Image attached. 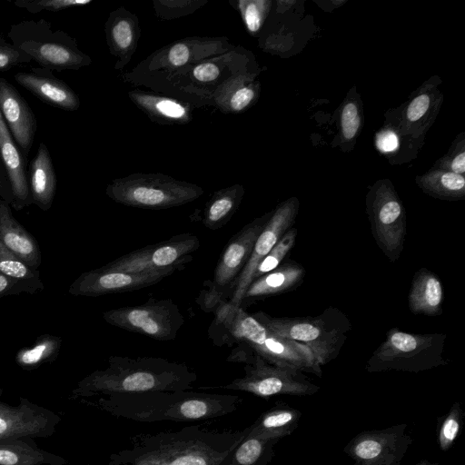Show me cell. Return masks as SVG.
Instances as JSON below:
<instances>
[{
  "instance_id": "1",
  "label": "cell",
  "mask_w": 465,
  "mask_h": 465,
  "mask_svg": "<svg viewBox=\"0 0 465 465\" xmlns=\"http://www.w3.org/2000/svg\"><path fill=\"white\" fill-rule=\"evenodd\" d=\"M247 433L248 427L217 430L201 424L141 433L131 438L129 448L112 453L108 465H226Z\"/></svg>"
},
{
  "instance_id": "2",
  "label": "cell",
  "mask_w": 465,
  "mask_h": 465,
  "mask_svg": "<svg viewBox=\"0 0 465 465\" xmlns=\"http://www.w3.org/2000/svg\"><path fill=\"white\" fill-rule=\"evenodd\" d=\"M242 401L234 394L184 390L116 393L85 403L117 418L152 423L209 420L231 414Z\"/></svg>"
},
{
  "instance_id": "3",
  "label": "cell",
  "mask_w": 465,
  "mask_h": 465,
  "mask_svg": "<svg viewBox=\"0 0 465 465\" xmlns=\"http://www.w3.org/2000/svg\"><path fill=\"white\" fill-rule=\"evenodd\" d=\"M197 374L185 363L160 357L110 356L108 365L82 379L72 398L116 393L175 391L193 389Z\"/></svg>"
},
{
  "instance_id": "4",
  "label": "cell",
  "mask_w": 465,
  "mask_h": 465,
  "mask_svg": "<svg viewBox=\"0 0 465 465\" xmlns=\"http://www.w3.org/2000/svg\"><path fill=\"white\" fill-rule=\"evenodd\" d=\"M214 312L209 337L216 345L241 344L270 364L322 376L321 366L306 345L272 333L244 309L228 302Z\"/></svg>"
},
{
  "instance_id": "5",
  "label": "cell",
  "mask_w": 465,
  "mask_h": 465,
  "mask_svg": "<svg viewBox=\"0 0 465 465\" xmlns=\"http://www.w3.org/2000/svg\"><path fill=\"white\" fill-rule=\"evenodd\" d=\"M251 315L272 333L306 345L321 367L336 357L351 329L347 317L336 308L317 317H273L263 312Z\"/></svg>"
},
{
  "instance_id": "6",
  "label": "cell",
  "mask_w": 465,
  "mask_h": 465,
  "mask_svg": "<svg viewBox=\"0 0 465 465\" xmlns=\"http://www.w3.org/2000/svg\"><path fill=\"white\" fill-rule=\"evenodd\" d=\"M8 38L40 67L51 71L79 70L92 58L77 45L74 37L63 30H54L45 19L24 20L11 25Z\"/></svg>"
},
{
  "instance_id": "7",
  "label": "cell",
  "mask_w": 465,
  "mask_h": 465,
  "mask_svg": "<svg viewBox=\"0 0 465 465\" xmlns=\"http://www.w3.org/2000/svg\"><path fill=\"white\" fill-rule=\"evenodd\" d=\"M197 184L163 173H136L113 180L105 194L114 202L130 207L163 210L195 201L203 194Z\"/></svg>"
},
{
  "instance_id": "8",
  "label": "cell",
  "mask_w": 465,
  "mask_h": 465,
  "mask_svg": "<svg viewBox=\"0 0 465 465\" xmlns=\"http://www.w3.org/2000/svg\"><path fill=\"white\" fill-rule=\"evenodd\" d=\"M446 335L412 334L391 329L374 351L365 369L368 372L401 371L418 373L447 363L443 357Z\"/></svg>"
},
{
  "instance_id": "9",
  "label": "cell",
  "mask_w": 465,
  "mask_h": 465,
  "mask_svg": "<svg viewBox=\"0 0 465 465\" xmlns=\"http://www.w3.org/2000/svg\"><path fill=\"white\" fill-rule=\"evenodd\" d=\"M272 213L258 217L244 225L227 242L213 272V277L206 282L197 298V303L205 312H214L228 302L237 279L247 264L255 241L271 217Z\"/></svg>"
},
{
  "instance_id": "10",
  "label": "cell",
  "mask_w": 465,
  "mask_h": 465,
  "mask_svg": "<svg viewBox=\"0 0 465 465\" xmlns=\"http://www.w3.org/2000/svg\"><path fill=\"white\" fill-rule=\"evenodd\" d=\"M201 389L245 391L261 398H269L275 395H313L319 391L320 387L312 383L303 372L270 364L252 352L249 361L244 365L242 377L236 378L225 385Z\"/></svg>"
},
{
  "instance_id": "11",
  "label": "cell",
  "mask_w": 465,
  "mask_h": 465,
  "mask_svg": "<svg viewBox=\"0 0 465 465\" xmlns=\"http://www.w3.org/2000/svg\"><path fill=\"white\" fill-rule=\"evenodd\" d=\"M112 326L157 341H173L185 319L171 299L149 298L144 303L124 306L103 312Z\"/></svg>"
},
{
  "instance_id": "12",
  "label": "cell",
  "mask_w": 465,
  "mask_h": 465,
  "mask_svg": "<svg viewBox=\"0 0 465 465\" xmlns=\"http://www.w3.org/2000/svg\"><path fill=\"white\" fill-rule=\"evenodd\" d=\"M200 247L198 237L191 232L132 251L102 266L107 270L133 272L183 269L193 261L192 253Z\"/></svg>"
},
{
  "instance_id": "13",
  "label": "cell",
  "mask_w": 465,
  "mask_h": 465,
  "mask_svg": "<svg viewBox=\"0 0 465 465\" xmlns=\"http://www.w3.org/2000/svg\"><path fill=\"white\" fill-rule=\"evenodd\" d=\"M406 430L407 424L401 423L361 431L346 444L343 451L353 460V465H401L412 443Z\"/></svg>"
},
{
  "instance_id": "14",
  "label": "cell",
  "mask_w": 465,
  "mask_h": 465,
  "mask_svg": "<svg viewBox=\"0 0 465 465\" xmlns=\"http://www.w3.org/2000/svg\"><path fill=\"white\" fill-rule=\"evenodd\" d=\"M0 388V440L17 438H48L55 431L62 418L51 410L20 397L17 406L1 400Z\"/></svg>"
},
{
  "instance_id": "15",
  "label": "cell",
  "mask_w": 465,
  "mask_h": 465,
  "mask_svg": "<svg viewBox=\"0 0 465 465\" xmlns=\"http://www.w3.org/2000/svg\"><path fill=\"white\" fill-rule=\"evenodd\" d=\"M233 49L227 37H186L154 52L143 63L148 71H173L196 64Z\"/></svg>"
},
{
  "instance_id": "16",
  "label": "cell",
  "mask_w": 465,
  "mask_h": 465,
  "mask_svg": "<svg viewBox=\"0 0 465 465\" xmlns=\"http://www.w3.org/2000/svg\"><path fill=\"white\" fill-rule=\"evenodd\" d=\"M175 271L124 272L102 267L83 272L70 285L74 296L97 297L146 288L161 282Z\"/></svg>"
},
{
  "instance_id": "17",
  "label": "cell",
  "mask_w": 465,
  "mask_h": 465,
  "mask_svg": "<svg viewBox=\"0 0 465 465\" xmlns=\"http://www.w3.org/2000/svg\"><path fill=\"white\" fill-rule=\"evenodd\" d=\"M297 207L294 203L287 202L272 213L257 237L249 261L236 281L228 303L239 307L242 298L252 281L253 272L260 262L269 253L282 235L292 228Z\"/></svg>"
},
{
  "instance_id": "18",
  "label": "cell",
  "mask_w": 465,
  "mask_h": 465,
  "mask_svg": "<svg viewBox=\"0 0 465 465\" xmlns=\"http://www.w3.org/2000/svg\"><path fill=\"white\" fill-rule=\"evenodd\" d=\"M0 112L16 146L27 162L37 129L36 118L24 97L2 76Z\"/></svg>"
},
{
  "instance_id": "19",
  "label": "cell",
  "mask_w": 465,
  "mask_h": 465,
  "mask_svg": "<svg viewBox=\"0 0 465 465\" xmlns=\"http://www.w3.org/2000/svg\"><path fill=\"white\" fill-rule=\"evenodd\" d=\"M372 235L391 261L399 259L407 232L406 218L401 203L392 198L378 202L370 215Z\"/></svg>"
},
{
  "instance_id": "20",
  "label": "cell",
  "mask_w": 465,
  "mask_h": 465,
  "mask_svg": "<svg viewBox=\"0 0 465 465\" xmlns=\"http://www.w3.org/2000/svg\"><path fill=\"white\" fill-rule=\"evenodd\" d=\"M15 80L45 104L65 111H76L80 107L77 94L51 70L33 67L15 74Z\"/></svg>"
},
{
  "instance_id": "21",
  "label": "cell",
  "mask_w": 465,
  "mask_h": 465,
  "mask_svg": "<svg viewBox=\"0 0 465 465\" xmlns=\"http://www.w3.org/2000/svg\"><path fill=\"white\" fill-rule=\"evenodd\" d=\"M104 32L110 54L116 58L114 69L122 70L138 45L141 35L138 17L124 6L118 7L109 14Z\"/></svg>"
},
{
  "instance_id": "22",
  "label": "cell",
  "mask_w": 465,
  "mask_h": 465,
  "mask_svg": "<svg viewBox=\"0 0 465 465\" xmlns=\"http://www.w3.org/2000/svg\"><path fill=\"white\" fill-rule=\"evenodd\" d=\"M0 158L5 167L13 195L12 207L21 211L32 204L26 161L16 146L0 112Z\"/></svg>"
},
{
  "instance_id": "23",
  "label": "cell",
  "mask_w": 465,
  "mask_h": 465,
  "mask_svg": "<svg viewBox=\"0 0 465 465\" xmlns=\"http://www.w3.org/2000/svg\"><path fill=\"white\" fill-rule=\"evenodd\" d=\"M0 242L12 254L38 270L42 257L37 241L14 217L11 205L1 198Z\"/></svg>"
},
{
  "instance_id": "24",
  "label": "cell",
  "mask_w": 465,
  "mask_h": 465,
  "mask_svg": "<svg viewBox=\"0 0 465 465\" xmlns=\"http://www.w3.org/2000/svg\"><path fill=\"white\" fill-rule=\"evenodd\" d=\"M304 275V269L293 261L280 264L250 283L239 307L244 309L260 299L291 291L302 282Z\"/></svg>"
},
{
  "instance_id": "25",
  "label": "cell",
  "mask_w": 465,
  "mask_h": 465,
  "mask_svg": "<svg viewBox=\"0 0 465 465\" xmlns=\"http://www.w3.org/2000/svg\"><path fill=\"white\" fill-rule=\"evenodd\" d=\"M27 178L32 204L48 211L54 202L57 180L51 154L44 142L39 143L29 163Z\"/></svg>"
},
{
  "instance_id": "26",
  "label": "cell",
  "mask_w": 465,
  "mask_h": 465,
  "mask_svg": "<svg viewBox=\"0 0 465 465\" xmlns=\"http://www.w3.org/2000/svg\"><path fill=\"white\" fill-rule=\"evenodd\" d=\"M131 101L150 119L161 124H184L192 120V109L184 102L152 93L132 90Z\"/></svg>"
},
{
  "instance_id": "27",
  "label": "cell",
  "mask_w": 465,
  "mask_h": 465,
  "mask_svg": "<svg viewBox=\"0 0 465 465\" xmlns=\"http://www.w3.org/2000/svg\"><path fill=\"white\" fill-rule=\"evenodd\" d=\"M235 54V51L232 50L223 54L202 61L196 64L173 71L167 74L165 76H186L193 84H200L199 87L214 86V84H216L217 89L228 79L234 76L229 74V73L232 74H241L227 71V68L240 67V62L232 64L240 61V54L236 57Z\"/></svg>"
},
{
  "instance_id": "28",
  "label": "cell",
  "mask_w": 465,
  "mask_h": 465,
  "mask_svg": "<svg viewBox=\"0 0 465 465\" xmlns=\"http://www.w3.org/2000/svg\"><path fill=\"white\" fill-rule=\"evenodd\" d=\"M301 417L299 410L284 402H276L248 427V435L280 440L295 430Z\"/></svg>"
},
{
  "instance_id": "29",
  "label": "cell",
  "mask_w": 465,
  "mask_h": 465,
  "mask_svg": "<svg viewBox=\"0 0 465 465\" xmlns=\"http://www.w3.org/2000/svg\"><path fill=\"white\" fill-rule=\"evenodd\" d=\"M443 289L440 279L430 271L421 268L414 275L408 296L411 312L425 315L442 313Z\"/></svg>"
},
{
  "instance_id": "30",
  "label": "cell",
  "mask_w": 465,
  "mask_h": 465,
  "mask_svg": "<svg viewBox=\"0 0 465 465\" xmlns=\"http://www.w3.org/2000/svg\"><path fill=\"white\" fill-rule=\"evenodd\" d=\"M62 456L38 447L33 438L0 440V465H67Z\"/></svg>"
},
{
  "instance_id": "31",
  "label": "cell",
  "mask_w": 465,
  "mask_h": 465,
  "mask_svg": "<svg viewBox=\"0 0 465 465\" xmlns=\"http://www.w3.org/2000/svg\"><path fill=\"white\" fill-rule=\"evenodd\" d=\"M243 195L244 188L239 183L216 191L204 206L203 224L212 231L223 228L238 210Z\"/></svg>"
},
{
  "instance_id": "32",
  "label": "cell",
  "mask_w": 465,
  "mask_h": 465,
  "mask_svg": "<svg viewBox=\"0 0 465 465\" xmlns=\"http://www.w3.org/2000/svg\"><path fill=\"white\" fill-rule=\"evenodd\" d=\"M214 104L221 110L228 113H240L249 107L254 100L255 91L252 86L243 83L242 74H236L213 93Z\"/></svg>"
},
{
  "instance_id": "33",
  "label": "cell",
  "mask_w": 465,
  "mask_h": 465,
  "mask_svg": "<svg viewBox=\"0 0 465 465\" xmlns=\"http://www.w3.org/2000/svg\"><path fill=\"white\" fill-rule=\"evenodd\" d=\"M61 345V337L43 334L37 337L32 346L20 349L15 361L23 370L32 371L45 363L54 361L59 355Z\"/></svg>"
},
{
  "instance_id": "34",
  "label": "cell",
  "mask_w": 465,
  "mask_h": 465,
  "mask_svg": "<svg viewBox=\"0 0 465 465\" xmlns=\"http://www.w3.org/2000/svg\"><path fill=\"white\" fill-rule=\"evenodd\" d=\"M279 440L247 435L231 453L226 465H269Z\"/></svg>"
},
{
  "instance_id": "35",
  "label": "cell",
  "mask_w": 465,
  "mask_h": 465,
  "mask_svg": "<svg viewBox=\"0 0 465 465\" xmlns=\"http://www.w3.org/2000/svg\"><path fill=\"white\" fill-rule=\"evenodd\" d=\"M297 233L298 231L296 228H291L282 235L280 241L257 265L252 275V281L274 270L281 264L287 253L293 247Z\"/></svg>"
},
{
  "instance_id": "36",
  "label": "cell",
  "mask_w": 465,
  "mask_h": 465,
  "mask_svg": "<svg viewBox=\"0 0 465 465\" xmlns=\"http://www.w3.org/2000/svg\"><path fill=\"white\" fill-rule=\"evenodd\" d=\"M463 420V411L459 401H455L443 418L438 433V442L442 451L450 450L458 438Z\"/></svg>"
},
{
  "instance_id": "37",
  "label": "cell",
  "mask_w": 465,
  "mask_h": 465,
  "mask_svg": "<svg viewBox=\"0 0 465 465\" xmlns=\"http://www.w3.org/2000/svg\"><path fill=\"white\" fill-rule=\"evenodd\" d=\"M207 4L205 0H155V15L163 20H173L191 15Z\"/></svg>"
},
{
  "instance_id": "38",
  "label": "cell",
  "mask_w": 465,
  "mask_h": 465,
  "mask_svg": "<svg viewBox=\"0 0 465 465\" xmlns=\"http://www.w3.org/2000/svg\"><path fill=\"white\" fill-rule=\"evenodd\" d=\"M0 272L16 280L42 282L37 269L26 264L6 249L0 252Z\"/></svg>"
},
{
  "instance_id": "39",
  "label": "cell",
  "mask_w": 465,
  "mask_h": 465,
  "mask_svg": "<svg viewBox=\"0 0 465 465\" xmlns=\"http://www.w3.org/2000/svg\"><path fill=\"white\" fill-rule=\"evenodd\" d=\"M91 3L92 0H16L14 5L31 14H38L42 11L58 12Z\"/></svg>"
},
{
  "instance_id": "40",
  "label": "cell",
  "mask_w": 465,
  "mask_h": 465,
  "mask_svg": "<svg viewBox=\"0 0 465 465\" xmlns=\"http://www.w3.org/2000/svg\"><path fill=\"white\" fill-rule=\"evenodd\" d=\"M242 16V22L249 33H256L262 25L263 7L266 4L262 1L239 0L231 2Z\"/></svg>"
},
{
  "instance_id": "41",
  "label": "cell",
  "mask_w": 465,
  "mask_h": 465,
  "mask_svg": "<svg viewBox=\"0 0 465 465\" xmlns=\"http://www.w3.org/2000/svg\"><path fill=\"white\" fill-rule=\"evenodd\" d=\"M42 282H26L8 277L0 272V298L21 293L34 294L44 290Z\"/></svg>"
},
{
  "instance_id": "42",
  "label": "cell",
  "mask_w": 465,
  "mask_h": 465,
  "mask_svg": "<svg viewBox=\"0 0 465 465\" xmlns=\"http://www.w3.org/2000/svg\"><path fill=\"white\" fill-rule=\"evenodd\" d=\"M32 60L12 43L0 39V71L9 70L18 64L30 63Z\"/></svg>"
},
{
  "instance_id": "43",
  "label": "cell",
  "mask_w": 465,
  "mask_h": 465,
  "mask_svg": "<svg viewBox=\"0 0 465 465\" xmlns=\"http://www.w3.org/2000/svg\"><path fill=\"white\" fill-rule=\"evenodd\" d=\"M360 125L357 107L353 103L347 104L341 114L342 133L345 138H352Z\"/></svg>"
},
{
  "instance_id": "44",
  "label": "cell",
  "mask_w": 465,
  "mask_h": 465,
  "mask_svg": "<svg viewBox=\"0 0 465 465\" xmlns=\"http://www.w3.org/2000/svg\"><path fill=\"white\" fill-rule=\"evenodd\" d=\"M430 105V98L427 94L416 97L409 105L407 117L410 121H417L427 112Z\"/></svg>"
},
{
  "instance_id": "45",
  "label": "cell",
  "mask_w": 465,
  "mask_h": 465,
  "mask_svg": "<svg viewBox=\"0 0 465 465\" xmlns=\"http://www.w3.org/2000/svg\"><path fill=\"white\" fill-rule=\"evenodd\" d=\"M442 189L448 192H460L464 189L465 179L460 174L455 173H445L440 180Z\"/></svg>"
},
{
  "instance_id": "46",
  "label": "cell",
  "mask_w": 465,
  "mask_h": 465,
  "mask_svg": "<svg viewBox=\"0 0 465 465\" xmlns=\"http://www.w3.org/2000/svg\"><path fill=\"white\" fill-rule=\"evenodd\" d=\"M377 146L382 152L394 151L398 147V138L393 132H383L377 138Z\"/></svg>"
},
{
  "instance_id": "47",
  "label": "cell",
  "mask_w": 465,
  "mask_h": 465,
  "mask_svg": "<svg viewBox=\"0 0 465 465\" xmlns=\"http://www.w3.org/2000/svg\"><path fill=\"white\" fill-rule=\"evenodd\" d=\"M0 198L12 205L13 195L10 183L0 158Z\"/></svg>"
},
{
  "instance_id": "48",
  "label": "cell",
  "mask_w": 465,
  "mask_h": 465,
  "mask_svg": "<svg viewBox=\"0 0 465 465\" xmlns=\"http://www.w3.org/2000/svg\"><path fill=\"white\" fill-rule=\"evenodd\" d=\"M452 173L460 174L465 172V153L458 154L451 163Z\"/></svg>"
},
{
  "instance_id": "49",
  "label": "cell",
  "mask_w": 465,
  "mask_h": 465,
  "mask_svg": "<svg viewBox=\"0 0 465 465\" xmlns=\"http://www.w3.org/2000/svg\"><path fill=\"white\" fill-rule=\"evenodd\" d=\"M5 249V247L1 244V242H0V252H1L2 251H4Z\"/></svg>"
},
{
  "instance_id": "50",
  "label": "cell",
  "mask_w": 465,
  "mask_h": 465,
  "mask_svg": "<svg viewBox=\"0 0 465 465\" xmlns=\"http://www.w3.org/2000/svg\"><path fill=\"white\" fill-rule=\"evenodd\" d=\"M124 465H128V464H124Z\"/></svg>"
},
{
  "instance_id": "51",
  "label": "cell",
  "mask_w": 465,
  "mask_h": 465,
  "mask_svg": "<svg viewBox=\"0 0 465 465\" xmlns=\"http://www.w3.org/2000/svg\"><path fill=\"white\" fill-rule=\"evenodd\" d=\"M1 38H2V37H1V35H0V39H1Z\"/></svg>"
}]
</instances>
